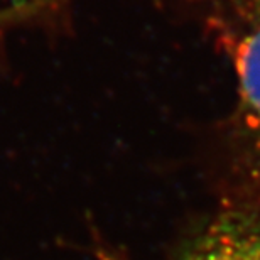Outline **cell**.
Here are the masks:
<instances>
[{"label": "cell", "instance_id": "cell-1", "mask_svg": "<svg viewBox=\"0 0 260 260\" xmlns=\"http://www.w3.org/2000/svg\"><path fill=\"white\" fill-rule=\"evenodd\" d=\"M208 24L235 76L237 123L260 181V0H216Z\"/></svg>", "mask_w": 260, "mask_h": 260}, {"label": "cell", "instance_id": "cell-2", "mask_svg": "<svg viewBox=\"0 0 260 260\" xmlns=\"http://www.w3.org/2000/svg\"><path fill=\"white\" fill-rule=\"evenodd\" d=\"M168 260H260V194L211 216Z\"/></svg>", "mask_w": 260, "mask_h": 260}]
</instances>
